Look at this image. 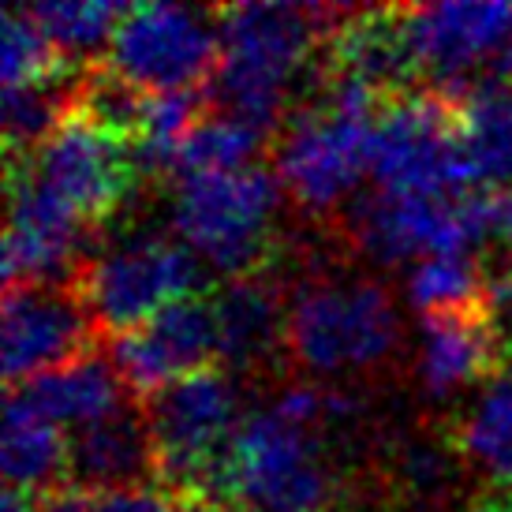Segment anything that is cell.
Segmentation results:
<instances>
[{
  "instance_id": "6da1fadb",
  "label": "cell",
  "mask_w": 512,
  "mask_h": 512,
  "mask_svg": "<svg viewBox=\"0 0 512 512\" xmlns=\"http://www.w3.org/2000/svg\"><path fill=\"white\" fill-rule=\"evenodd\" d=\"M352 8L322 4H225L214 12L217 68L202 86V101L214 113L236 116L266 131L281 120L288 83L311 57L322 34L341 23Z\"/></svg>"
},
{
  "instance_id": "7a4b0ae2",
  "label": "cell",
  "mask_w": 512,
  "mask_h": 512,
  "mask_svg": "<svg viewBox=\"0 0 512 512\" xmlns=\"http://www.w3.org/2000/svg\"><path fill=\"white\" fill-rule=\"evenodd\" d=\"M333 471L322 460V430L277 404L240 419L228 441L217 501L232 512H326Z\"/></svg>"
},
{
  "instance_id": "3957f363",
  "label": "cell",
  "mask_w": 512,
  "mask_h": 512,
  "mask_svg": "<svg viewBox=\"0 0 512 512\" xmlns=\"http://www.w3.org/2000/svg\"><path fill=\"white\" fill-rule=\"evenodd\" d=\"M277 195L281 180L266 165L180 176L169 206L172 232L199 262L225 273V281L258 273L270 243Z\"/></svg>"
},
{
  "instance_id": "277c9868",
  "label": "cell",
  "mask_w": 512,
  "mask_h": 512,
  "mask_svg": "<svg viewBox=\"0 0 512 512\" xmlns=\"http://www.w3.org/2000/svg\"><path fill=\"white\" fill-rule=\"evenodd\" d=\"M157 453V479L180 501H217L228 441L240 427L236 389L221 367L169 382L143 404Z\"/></svg>"
},
{
  "instance_id": "5b68a950",
  "label": "cell",
  "mask_w": 512,
  "mask_h": 512,
  "mask_svg": "<svg viewBox=\"0 0 512 512\" xmlns=\"http://www.w3.org/2000/svg\"><path fill=\"white\" fill-rule=\"evenodd\" d=\"M378 191L460 199L475 184L460 143V109L438 90H404L382 105L370 139Z\"/></svg>"
},
{
  "instance_id": "8992f818",
  "label": "cell",
  "mask_w": 512,
  "mask_h": 512,
  "mask_svg": "<svg viewBox=\"0 0 512 512\" xmlns=\"http://www.w3.org/2000/svg\"><path fill=\"white\" fill-rule=\"evenodd\" d=\"M400 341V314L378 281H314L288 299L285 348L314 374L382 363Z\"/></svg>"
},
{
  "instance_id": "52a82bcc",
  "label": "cell",
  "mask_w": 512,
  "mask_h": 512,
  "mask_svg": "<svg viewBox=\"0 0 512 512\" xmlns=\"http://www.w3.org/2000/svg\"><path fill=\"white\" fill-rule=\"evenodd\" d=\"M72 288L79 292L94 326L105 337H113V333L143 326L150 314L169 307L172 299L195 296L199 258L180 240L146 232V236L116 243L94 262L79 266Z\"/></svg>"
},
{
  "instance_id": "ba28073f",
  "label": "cell",
  "mask_w": 512,
  "mask_h": 512,
  "mask_svg": "<svg viewBox=\"0 0 512 512\" xmlns=\"http://www.w3.org/2000/svg\"><path fill=\"white\" fill-rule=\"evenodd\" d=\"M101 64L143 94L202 90L217 68L214 15L180 4H131Z\"/></svg>"
},
{
  "instance_id": "9c48e42d",
  "label": "cell",
  "mask_w": 512,
  "mask_h": 512,
  "mask_svg": "<svg viewBox=\"0 0 512 512\" xmlns=\"http://www.w3.org/2000/svg\"><path fill=\"white\" fill-rule=\"evenodd\" d=\"M370 113H352L318 98L314 109L299 113L277 139L273 172L303 210H329L356 191L359 176L370 172Z\"/></svg>"
},
{
  "instance_id": "30bf717a",
  "label": "cell",
  "mask_w": 512,
  "mask_h": 512,
  "mask_svg": "<svg viewBox=\"0 0 512 512\" xmlns=\"http://www.w3.org/2000/svg\"><path fill=\"white\" fill-rule=\"evenodd\" d=\"M12 161H23L38 184L86 221L113 214L139 180L128 143L75 109L30 154H12Z\"/></svg>"
},
{
  "instance_id": "8fae6325",
  "label": "cell",
  "mask_w": 512,
  "mask_h": 512,
  "mask_svg": "<svg viewBox=\"0 0 512 512\" xmlns=\"http://www.w3.org/2000/svg\"><path fill=\"white\" fill-rule=\"evenodd\" d=\"M105 356L131 397L146 400L169 382L206 370L217 359V318L206 296L172 299L143 326L105 337Z\"/></svg>"
},
{
  "instance_id": "7c38bea8",
  "label": "cell",
  "mask_w": 512,
  "mask_h": 512,
  "mask_svg": "<svg viewBox=\"0 0 512 512\" xmlns=\"http://www.w3.org/2000/svg\"><path fill=\"white\" fill-rule=\"evenodd\" d=\"M344 221H348L352 240L382 266L475 251V232L464 210V195L427 199V195L367 191V195L348 199Z\"/></svg>"
},
{
  "instance_id": "4fadbf2b",
  "label": "cell",
  "mask_w": 512,
  "mask_h": 512,
  "mask_svg": "<svg viewBox=\"0 0 512 512\" xmlns=\"http://www.w3.org/2000/svg\"><path fill=\"white\" fill-rule=\"evenodd\" d=\"M90 221L60 202L27 172L23 161L8 157V232H4V292L30 285L75 281V255L83 247Z\"/></svg>"
},
{
  "instance_id": "5bb4252c",
  "label": "cell",
  "mask_w": 512,
  "mask_h": 512,
  "mask_svg": "<svg viewBox=\"0 0 512 512\" xmlns=\"http://www.w3.org/2000/svg\"><path fill=\"white\" fill-rule=\"evenodd\" d=\"M94 318L72 285H30L4 292V382L8 389L42 370L90 352Z\"/></svg>"
},
{
  "instance_id": "9a60e30c",
  "label": "cell",
  "mask_w": 512,
  "mask_h": 512,
  "mask_svg": "<svg viewBox=\"0 0 512 512\" xmlns=\"http://www.w3.org/2000/svg\"><path fill=\"white\" fill-rule=\"evenodd\" d=\"M157 479V453L150 423L139 400L68 434V486L83 490H124Z\"/></svg>"
},
{
  "instance_id": "2e32d148",
  "label": "cell",
  "mask_w": 512,
  "mask_h": 512,
  "mask_svg": "<svg viewBox=\"0 0 512 512\" xmlns=\"http://www.w3.org/2000/svg\"><path fill=\"white\" fill-rule=\"evenodd\" d=\"M509 348L501 341L490 303L471 311L430 314L423 318V348H419V382L434 400L453 397L456 389L501 374V356Z\"/></svg>"
},
{
  "instance_id": "e0dca14e",
  "label": "cell",
  "mask_w": 512,
  "mask_h": 512,
  "mask_svg": "<svg viewBox=\"0 0 512 512\" xmlns=\"http://www.w3.org/2000/svg\"><path fill=\"white\" fill-rule=\"evenodd\" d=\"M419 72L404 34V8H363L344 15L329 30L326 75L356 79L382 98L404 94V83Z\"/></svg>"
},
{
  "instance_id": "ac0fdd59",
  "label": "cell",
  "mask_w": 512,
  "mask_h": 512,
  "mask_svg": "<svg viewBox=\"0 0 512 512\" xmlns=\"http://www.w3.org/2000/svg\"><path fill=\"white\" fill-rule=\"evenodd\" d=\"M8 393L19 397L23 404H30L49 423L64 427L68 434L113 415L131 397L124 382H120V374L113 370V363H109V356L94 352V348L68 359V363H60V367L34 374L27 382L12 385Z\"/></svg>"
},
{
  "instance_id": "d6986e66",
  "label": "cell",
  "mask_w": 512,
  "mask_h": 512,
  "mask_svg": "<svg viewBox=\"0 0 512 512\" xmlns=\"http://www.w3.org/2000/svg\"><path fill=\"white\" fill-rule=\"evenodd\" d=\"M217 359L232 370H251L285 344V303L266 273L228 277L214 296Z\"/></svg>"
},
{
  "instance_id": "ffe728a7",
  "label": "cell",
  "mask_w": 512,
  "mask_h": 512,
  "mask_svg": "<svg viewBox=\"0 0 512 512\" xmlns=\"http://www.w3.org/2000/svg\"><path fill=\"white\" fill-rule=\"evenodd\" d=\"M0 460H4L8 486L27 490V494H45L57 486V479L64 483V475H68V434L64 427L49 423L30 404L8 393Z\"/></svg>"
},
{
  "instance_id": "44dd1931",
  "label": "cell",
  "mask_w": 512,
  "mask_h": 512,
  "mask_svg": "<svg viewBox=\"0 0 512 512\" xmlns=\"http://www.w3.org/2000/svg\"><path fill=\"white\" fill-rule=\"evenodd\" d=\"M456 109L475 184H483V191L512 187V86L479 79Z\"/></svg>"
},
{
  "instance_id": "7402d4cb",
  "label": "cell",
  "mask_w": 512,
  "mask_h": 512,
  "mask_svg": "<svg viewBox=\"0 0 512 512\" xmlns=\"http://www.w3.org/2000/svg\"><path fill=\"white\" fill-rule=\"evenodd\" d=\"M456 445L471 464L512 486V363L490 378L456 427Z\"/></svg>"
},
{
  "instance_id": "603a6c76",
  "label": "cell",
  "mask_w": 512,
  "mask_h": 512,
  "mask_svg": "<svg viewBox=\"0 0 512 512\" xmlns=\"http://www.w3.org/2000/svg\"><path fill=\"white\" fill-rule=\"evenodd\" d=\"M27 12L64 64L68 60L86 64L98 49H109L116 23L128 8L113 0H53V4H34Z\"/></svg>"
},
{
  "instance_id": "cb8c5ba5",
  "label": "cell",
  "mask_w": 512,
  "mask_h": 512,
  "mask_svg": "<svg viewBox=\"0 0 512 512\" xmlns=\"http://www.w3.org/2000/svg\"><path fill=\"white\" fill-rule=\"evenodd\" d=\"M408 303L415 311L430 318V314H453L483 307L490 281L483 277V266L471 255H434L415 262L404 281Z\"/></svg>"
},
{
  "instance_id": "d4e9b609",
  "label": "cell",
  "mask_w": 512,
  "mask_h": 512,
  "mask_svg": "<svg viewBox=\"0 0 512 512\" xmlns=\"http://www.w3.org/2000/svg\"><path fill=\"white\" fill-rule=\"evenodd\" d=\"M262 139H266V131L251 128L236 116H199L176 150V172L199 176V172H236L258 165L255 154Z\"/></svg>"
},
{
  "instance_id": "484cf974",
  "label": "cell",
  "mask_w": 512,
  "mask_h": 512,
  "mask_svg": "<svg viewBox=\"0 0 512 512\" xmlns=\"http://www.w3.org/2000/svg\"><path fill=\"white\" fill-rule=\"evenodd\" d=\"M0 75L4 90L64 79V60L45 42L42 27L30 19L27 8H8L0 19Z\"/></svg>"
},
{
  "instance_id": "4316f807",
  "label": "cell",
  "mask_w": 512,
  "mask_h": 512,
  "mask_svg": "<svg viewBox=\"0 0 512 512\" xmlns=\"http://www.w3.org/2000/svg\"><path fill=\"white\" fill-rule=\"evenodd\" d=\"M184 501L165 486H124V490H83L60 483L38 494V512H180Z\"/></svg>"
},
{
  "instance_id": "83f0119b",
  "label": "cell",
  "mask_w": 512,
  "mask_h": 512,
  "mask_svg": "<svg viewBox=\"0 0 512 512\" xmlns=\"http://www.w3.org/2000/svg\"><path fill=\"white\" fill-rule=\"evenodd\" d=\"M475 247H498L501 255L512 258V187L505 191H468L464 195Z\"/></svg>"
},
{
  "instance_id": "f1b7e54d",
  "label": "cell",
  "mask_w": 512,
  "mask_h": 512,
  "mask_svg": "<svg viewBox=\"0 0 512 512\" xmlns=\"http://www.w3.org/2000/svg\"><path fill=\"white\" fill-rule=\"evenodd\" d=\"M400 483L412 490L415 498H438L449 486V456L438 445H408L400 456Z\"/></svg>"
},
{
  "instance_id": "f546056e",
  "label": "cell",
  "mask_w": 512,
  "mask_h": 512,
  "mask_svg": "<svg viewBox=\"0 0 512 512\" xmlns=\"http://www.w3.org/2000/svg\"><path fill=\"white\" fill-rule=\"evenodd\" d=\"M483 79H494V83L512 86V42L490 57V64L483 68Z\"/></svg>"
},
{
  "instance_id": "4dcf8cb0",
  "label": "cell",
  "mask_w": 512,
  "mask_h": 512,
  "mask_svg": "<svg viewBox=\"0 0 512 512\" xmlns=\"http://www.w3.org/2000/svg\"><path fill=\"white\" fill-rule=\"evenodd\" d=\"M180 512H232V509L221 505V501H184Z\"/></svg>"
},
{
  "instance_id": "1f68e13d",
  "label": "cell",
  "mask_w": 512,
  "mask_h": 512,
  "mask_svg": "<svg viewBox=\"0 0 512 512\" xmlns=\"http://www.w3.org/2000/svg\"><path fill=\"white\" fill-rule=\"evenodd\" d=\"M464 512H509L505 505H498V501H475L471 509H464Z\"/></svg>"
},
{
  "instance_id": "d6a6232c",
  "label": "cell",
  "mask_w": 512,
  "mask_h": 512,
  "mask_svg": "<svg viewBox=\"0 0 512 512\" xmlns=\"http://www.w3.org/2000/svg\"><path fill=\"white\" fill-rule=\"evenodd\" d=\"M509 512H512V509H509Z\"/></svg>"
}]
</instances>
